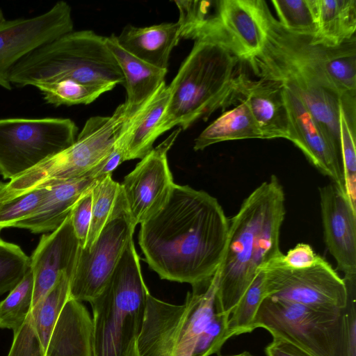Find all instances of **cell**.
Instances as JSON below:
<instances>
[{"instance_id":"obj_5","label":"cell","mask_w":356,"mask_h":356,"mask_svg":"<svg viewBox=\"0 0 356 356\" xmlns=\"http://www.w3.org/2000/svg\"><path fill=\"white\" fill-rule=\"evenodd\" d=\"M149 294L131 239L102 291L89 302L95 356H125L140 333Z\"/></svg>"},{"instance_id":"obj_6","label":"cell","mask_w":356,"mask_h":356,"mask_svg":"<svg viewBox=\"0 0 356 356\" xmlns=\"http://www.w3.org/2000/svg\"><path fill=\"white\" fill-rule=\"evenodd\" d=\"M137 110L124 102L111 115L88 119L70 146L8 182H0V206L36 189L90 176V171L109 154L126 122Z\"/></svg>"},{"instance_id":"obj_9","label":"cell","mask_w":356,"mask_h":356,"mask_svg":"<svg viewBox=\"0 0 356 356\" xmlns=\"http://www.w3.org/2000/svg\"><path fill=\"white\" fill-rule=\"evenodd\" d=\"M77 133L69 118H1L0 175L15 178L70 146Z\"/></svg>"},{"instance_id":"obj_22","label":"cell","mask_w":356,"mask_h":356,"mask_svg":"<svg viewBox=\"0 0 356 356\" xmlns=\"http://www.w3.org/2000/svg\"><path fill=\"white\" fill-rule=\"evenodd\" d=\"M44 356H95L92 318L81 302L69 298L63 307Z\"/></svg>"},{"instance_id":"obj_1","label":"cell","mask_w":356,"mask_h":356,"mask_svg":"<svg viewBox=\"0 0 356 356\" xmlns=\"http://www.w3.org/2000/svg\"><path fill=\"white\" fill-rule=\"evenodd\" d=\"M229 227L216 197L175 184L165 205L140 224L138 244L161 279L193 286L209 281L220 268Z\"/></svg>"},{"instance_id":"obj_21","label":"cell","mask_w":356,"mask_h":356,"mask_svg":"<svg viewBox=\"0 0 356 356\" xmlns=\"http://www.w3.org/2000/svg\"><path fill=\"white\" fill-rule=\"evenodd\" d=\"M100 177L86 176L44 188L43 196L34 211L14 227L35 234L55 230L67 218L79 198Z\"/></svg>"},{"instance_id":"obj_34","label":"cell","mask_w":356,"mask_h":356,"mask_svg":"<svg viewBox=\"0 0 356 356\" xmlns=\"http://www.w3.org/2000/svg\"><path fill=\"white\" fill-rule=\"evenodd\" d=\"M278 22L293 33L315 37L317 24L314 0H272Z\"/></svg>"},{"instance_id":"obj_23","label":"cell","mask_w":356,"mask_h":356,"mask_svg":"<svg viewBox=\"0 0 356 356\" xmlns=\"http://www.w3.org/2000/svg\"><path fill=\"white\" fill-rule=\"evenodd\" d=\"M180 39L177 22L145 27L127 25L117 36L118 43L127 51L163 70H167L170 53Z\"/></svg>"},{"instance_id":"obj_7","label":"cell","mask_w":356,"mask_h":356,"mask_svg":"<svg viewBox=\"0 0 356 356\" xmlns=\"http://www.w3.org/2000/svg\"><path fill=\"white\" fill-rule=\"evenodd\" d=\"M219 268L209 281L192 286L181 305L150 293L136 338L139 356H192L201 333L215 314Z\"/></svg>"},{"instance_id":"obj_20","label":"cell","mask_w":356,"mask_h":356,"mask_svg":"<svg viewBox=\"0 0 356 356\" xmlns=\"http://www.w3.org/2000/svg\"><path fill=\"white\" fill-rule=\"evenodd\" d=\"M217 26L220 39L241 61L264 47L266 35L257 0H218Z\"/></svg>"},{"instance_id":"obj_2","label":"cell","mask_w":356,"mask_h":356,"mask_svg":"<svg viewBox=\"0 0 356 356\" xmlns=\"http://www.w3.org/2000/svg\"><path fill=\"white\" fill-rule=\"evenodd\" d=\"M285 195L271 175L243 201L229 219V237L215 298V312L229 316L258 274L284 254L280 236Z\"/></svg>"},{"instance_id":"obj_41","label":"cell","mask_w":356,"mask_h":356,"mask_svg":"<svg viewBox=\"0 0 356 356\" xmlns=\"http://www.w3.org/2000/svg\"><path fill=\"white\" fill-rule=\"evenodd\" d=\"M91 188L79 198L70 213L72 227L81 248L86 245L90 229L92 211Z\"/></svg>"},{"instance_id":"obj_14","label":"cell","mask_w":356,"mask_h":356,"mask_svg":"<svg viewBox=\"0 0 356 356\" xmlns=\"http://www.w3.org/2000/svg\"><path fill=\"white\" fill-rule=\"evenodd\" d=\"M70 6L56 2L47 12L29 18L6 20L0 26V86L10 90L9 73L37 48L73 31Z\"/></svg>"},{"instance_id":"obj_15","label":"cell","mask_w":356,"mask_h":356,"mask_svg":"<svg viewBox=\"0 0 356 356\" xmlns=\"http://www.w3.org/2000/svg\"><path fill=\"white\" fill-rule=\"evenodd\" d=\"M181 131L175 129L153 148L120 184L127 211L136 227L158 212L169 198L175 183L167 153Z\"/></svg>"},{"instance_id":"obj_16","label":"cell","mask_w":356,"mask_h":356,"mask_svg":"<svg viewBox=\"0 0 356 356\" xmlns=\"http://www.w3.org/2000/svg\"><path fill=\"white\" fill-rule=\"evenodd\" d=\"M283 86L290 127L289 140L317 170L345 191L339 149L301 99Z\"/></svg>"},{"instance_id":"obj_46","label":"cell","mask_w":356,"mask_h":356,"mask_svg":"<svg viewBox=\"0 0 356 356\" xmlns=\"http://www.w3.org/2000/svg\"><path fill=\"white\" fill-rule=\"evenodd\" d=\"M6 19L4 17L3 13L2 10L0 9V26L6 22Z\"/></svg>"},{"instance_id":"obj_11","label":"cell","mask_w":356,"mask_h":356,"mask_svg":"<svg viewBox=\"0 0 356 356\" xmlns=\"http://www.w3.org/2000/svg\"><path fill=\"white\" fill-rule=\"evenodd\" d=\"M135 228L121 191L98 237L90 247L79 248L70 280V298L90 302L102 291L127 245L133 239Z\"/></svg>"},{"instance_id":"obj_39","label":"cell","mask_w":356,"mask_h":356,"mask_svg":"<svg viewBox=\"0 0 356 356\" xmlns=\"http://www.w3.org/2000/svg\"><path fill=\"white\" fill-rule=\"evenodd\" d=\"M229 316L215 312L213 318L201 333L192 356H210L219 354L221 348L229 337L227 334Z\"/></svg>"},{"instance_id":"obj_40","label":"cell","mask_w":356,"mask_h":356,"mask_svg":"<svg viewBox=\"0 0 356 356\" xmlns=\"http://www.w3.org/2000/svg\"><path fill=\"white\" fill-rule=\"evenodd\" d=\"M13 333V342L8 356H44V349L33 324L31 312L22 326Z\"/></svg>"},{"instance_id":"obj_27","label":"cell","mask_w":356,"mask_h":356,"mask_svg":"<svg viewBox=\"0 0 356 356\" xmlns=\"http://www.w3.org/2000/svg\"><path fill=\"white\" fill-rule=\"evenodd\" d=\"M234 108L225 111L195 138L193 149L203 150L215 143L244 139H263L247 104L239 101Z\"/></svg>"},{"instance_id":"obj_8","label":"cell","mask_w":356,"mask_h":356,"mask_svg":"<svg viewBox=\"0 0 356 356\" xmlns=\"http://www.w3.org/2000/svg\"><path fill=\"white\" fill-rule=\"evenodd\" d=\"M265 32L264 46L284 56L341 98L356 95V37L338 46L313 36L289 31L272 15L266 2L257 0Z\"/></svg>"},{"instance_id":"obj_31","label":"cell","mask_w":356,"mask_h":356,"mask_svg":"<svg viewBox=\"0 0 356 356\" xmlns=\"http://www.w3.org/2000/svg\"><path fill=\"white\" fill-rule=\"evenodd\" d=\"M33 277L28 270L21 281L0 302V328L18 330L31 312L33 297Z\"/></svg>"},{"instance_id":"obj_43","label":"cell","mask_w":356,"mask_h":356,"mask_svg":"<svg viewBox=\"0 0 356 356\" xmlns=\"http://www.w3.org/2000/svg\"><path fill=\"white\" fill-rule=\"evenodd\" d=\"M267 356H314L294 344L280 338H273L266 348Z\"/></svg>"},{"instance_id":"obj_42","label":"cell","mask_w":356,"mask_h":356,"mask_svg":"<svg viewBox=\"0 0 356 356\" xmlns=\"http://www.w3.org/2000/svg\"><path fill=\"white\" fill-rule=\"evenodd\" d=\"M322 259L307 243H298L284 254L282 262L291 268L300 269L311 267Z\"/></svg>"},{"instance_id":"obj_35","label":"cell","mask_w":356,"mask_h":356,"mask_svg":"<svg viewBox=\"0 0 356 356\" xmlns=\"http://www.w3.org/2000/svg\"><path fill=\"white\" fill-rule=\"evenodd\" d=\"M46 103L59 106L88 104L107 92L103 88L81 84L71 80L44 83L35 86Z\"/></svg>"},{"instance_id":"obj_37","label":"cell","mask_w":356,"mask_h":356,"mask_svg":"<svg viewBox=\"0 0 356 356\" xmlns=\"http://www.w3.org/2000/svg\"><path fill=\"white\" fill-rule=\"evenodd\" d=\"M30 267V257L13 243L0 238V296L11 291Z\"/></svg>"},{"instance_id":"obj_25","label":"cell","mask_w":356,"mask_h":356,"mask_svg":"<svg viewBox=\"0 0 356 356\" xmlns=\"http://www.w3.org/2000/svg\"><path fill=\"white\" fill-rule=\"evenodd\" d=\"M316 42L340 45L355 37L356 0H314Z\"/></svg>"},{"instance_id":"obj_17","label":"cell","mask_w":356,"mask_h":356,"mask_svg":"<svg viewBox=\"0 0 356 356\" xmlns=\"http://www.w3.org/2000/svg\"><path fill=\"white\" fill-rule=\"evenodd\" d=\"M318 191L326 247L344 277H356V207L332 182Z\"/></svg>"},{"instance_id":"obj_26","label":"cell","mask_w":356,"mask_h":356,"mask_svg":"<svg viewBox=\"0 0 356 356\" xmlns=\"http://www.w3.org/2000/svg\"><path fill=\"white\" fill-rule=\"evenodd\" d=\"M170 91L163 82L139 108L127 145L124 161L142 159L153 148L156 131L167 108Z\"/></svg>"},{"instance_id":"obj_28","label":"cell","mask_w":356,"mask_h":356,"mask_svg":"<svg viewBox=\"0 0 356 356\" xmlns=\"http://www.w3.org/2000/svg\"><path fill=\"white\" fill-rule=\"evenodd\" d=\"M339 145L346 193L356 207V96L341 98L339 111Z\"/></svg>"},{"instance_id":"obj_30","label":"cell","mask_w":356,"mask_h":356,"mask_svg":"<svg viewBox=\"0 0 356 356\" xmlns=\"http://www.w3.org/2000/svg\"><path fill=\"white\" fill-rule=\"evenodd\" d=\"M70 276L63 273L54 287L31 310L33 324L44 350L61 310L70 298Z\"/></svg>"},{"instance_id":"obj_18","label":"cell","mask_w":356,"mask_h":356,"mask_svg":"<svg viewBox=\"0 0 356 356\" xmlns=\"http://www.w3.org/2000/svg\"><path fill=\"white\" fill-rule=\"evenodd\" d=\"M79 248L70 215L57 229L40 237L30 257L34 284L32 309L54 287L63 273L71 277Z\"/></svg>"},{"instance_id":"obj_29","label":"cell","mask_w":356,"mask_h":356,"mask_svg":"<svg viewBox=\"0 0 356 356\" xmlns=\"http://www.w3.org/2000/svg\"><path fill=\"white\" fill-rule=\"evenodd\" d=\"M179 10L181 38L194 41L206 38H218L217 18L218 0H176Z\"/></svg>"},{"instance_id":"obj_44","label":"cell","mask_w":356,"mask_h":356,"mask_svg":"<svg viewBox=\"0 0 356 356\" xmlns=\"http://www.w3.org/2000/svg\"><path fill=\"white\" fill-rule=\"evenodd\" d=\"M125 356H139L136 346V339H134L129 344Z\"/></svg>"},{"instance_id":"obj_3","label":"cell","mask_w":356,"mask_h":356,"mask_svg":"<svg viewBox=\"0 0 356 356\" xmlns=\"http://www.w3.org/2000/svg\"><path fill=\"white\" fill-rule=\"evenodd\" d=\"M241 61L218 38L195 40L168 86L169 102L156 138L175 126L185 130L216 110L235 104L233 85Z\"/></svg>"},{"instance_id":"obj_32","label":"cell","mask_w":356,"mask_h":356,"mask_svg":"<svg viewBox=\"0 0 356 356\" xmlns=\"http://www.w3.org/2000/svg\"><path fill=\"white\" fill-rule=\"evenodd\" d=\"M111 175L101 177L91 188V220L84 248L90 247L98 237L108 220L120 193V184L114 181Z\"/></svg>"},{"instance_id":"obj_38","label":"cell","mask_w":356,"mask_h":356,"mask_svg":"<svg viewBox=\"0 0 356 356\" xmlns=\"http://www.w3.org/2000/svg\"><path fill=\"white\" fill-rule=\"evenodd\" d=\"M44 192V188L36 189L0 206V230L14 227L29 216L38 207Z\"/></svg>"},{"instance_id":"obj_45","label":"cell","mask_w":356,"mask_h":356,"mask_svg":"<svg viewBox=\"0 0 356 356\" xmlns=\"http://www.w3.org/2000/svg\"><path fill=\"white\" fill-rule=\"evenodd\" d=\"M218 356H222V355H218ZM224 356H255V355L251 354L250 353H249L248 351H244L243 353H238V354H236V355H224Z\"/></svg>"},{"instance_id":"obj_10","label":"cell","mask_w":356,"mask_h":356,"mask_svg":"<svg viewBox=\"0 0 356 356\" xmlns=\"http://www.w3.org/2000/svg\"><path fill=\"white\" fill-rule=\"evenodd\" d=\"M340 311L328 312L266 298L252 330L264 328L273 338L287 341L314 356H335Z\"/></svg>"},{"instance_id":"obj_24","label":"cell","mask_w":356,"mask_h":356,"mask_svg":"<svg viewBox=\"0 0 356 356\" xmlns=\"http://www.w3.org/2000/svg\"><path fill=\"white\" fill-rule=\"evenodd\" d=\"M105 41L124 77L125 102L129 108L136 110L165 82L167 70L155 67L127 51L120 46L114 34L105 37Z\"/></svg>"},{"instance_id":"obj_12","label":"cell","mask_w":356,"mask_h":356,"mask_svg":"<svg viewBox=\"0 0 356 356\" xmlns=\"http://www.w3.org/2000/svg\"><path fill=\"white\" fill-rule=\"evenodd\" d=\"M283 257L263 269L266 298L328 312L345 307L346 283L323 257L311 267L296 269L284 265Z\"/></svg>"},{"instance_id":"obj_13","label":"cell","mask_w":356,"mask_h":356,"mask_svg":"<svg viewBox=\"0 0 356 356\" xmlns=\"http://www.w3.org/2000/svg\"><path fill=\"white\" fill-rule=\"evenodd\" d=\"M245 62L259 79L279 82L292 90L304 103L340 152L339 97L327 89L314 77L264 46L258 54Z\"/></svg>"},{"instance_id":"obj_33","label":"cell","mask_w":356,"mask_h":356,"mask_svg":"<svg viewBox=\"0 0 356 356\" xmlns=\"http://www.w3.org/2000/svg\"><path fill=\"white\" fill-rule=\"evenodd\" d=\"M264 278L262 270L232 309L227 321V334L229 338L253 331L254 318L261 302L266 298Z\"/></svg>"},{"instance_id":"obj_36","label":"cell","mask_w":356,"mask_h":356,"mask_svg":"<svg viewBox=\"0 0 356 356\" xmlns=\"http://www.w3.org/2000/svg\"><path fill=\"white\" fill-rule=\"evenodd\" d=\"M343 279L347 289V300L340 311L335 356H356V277Z\"/></svg>"},{"instance_id":"obj_4","label":"cell","mask_w":356,"mask_h":356,"mask_svg":"<svg viewBox=\"0 0 356 356\" xmlns=\"http://www.w3.org/2000/svg\"><path fill=\"white\" fill-rule=\"evenodd\" d=\"M8 79L18 87L71 80L107 91L124 82L105 37L90 30L72 31L37 48L13 67Z\"/></svg>"},{"instance_id":"obj_19","label":"cell","mask_w":356,"mask_h":356,"mask_svg":"<svg viewBox=\"0 0 356 356\" xmlns=\"http://www.w3.org/2000/svg\"><path fill=\"white\" fill-rule=\"evenodd\" d=\"M233 87L235 104L239 101L247 104L263 139H289V120L280 83L254 80L238 72Z\"/></svg>"}]
</instances>
